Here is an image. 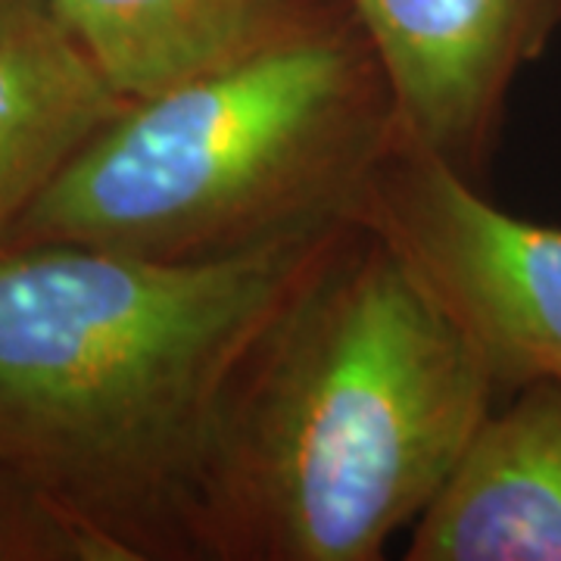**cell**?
<instances>
[{
    "mask_svg": "<svg viewBox=\"0 0 561 561\" xmlns=\"http://www.w3.org/2000/svg\"><path fill=\"white\" fill-rule=\"evenodd\" d=\"M343 225L225 262L0 253V465L113 561H203L234 383Z\"/></svg>",
    "mask_w": 561,
    "mask_h": 561,
    "instance_id": "obj_1",
    "label": "cell"
},
{
    "mask_svg": "<svg viewBox=\"0 0 561 561\" xmlns=\"http://www.w3.org/2000/svg\"><path fill=\"white\" fill-rule=\"evenodd\" d=\"M502 393L402 260L346 221L234 383L203 561H378Z\"/></svg>",
    "mask_w": 561,
    "mask_h": 561,
    "instance_id": "obj_2",
    "label": "cell"
},
{
    "mask_svg": "<svg viewBox=\"0 0 561 561\" xmlns=\"http://www.w3.org/2000/svg\"><path fill=\"white\" fill-rule=\"evenodd\" d=\"M400 135L387 72L346 13L128 103L7 250L76 243L157 262L238 260L350 221Z\"/></svg>",
    "mask_w": 561,
    "mask_h": 561,
    "instance_id": "obj_3",
    "label": "cell"
},
{
    "mask_svg": "<svg viewBox=\"0 0 561 561\" xmlns=\"http://www.w3.org/2000/svg\"><path fill=\"white\" fill-rule=\"evenodd\" d=\"M350 221L400 256L502 400L530 383L561 387V228L493 206L405 135L368 175Z\"/></svg>",
    "mask_w": 561,
    "mask_h": 561,
    "instance_id": "obj_4",
    "label": "cell"
},
{
    "mask_svg": "<svg viewBox=\"0 0 561 561\" xmlns=\"http://www.w3.org/2000/svg\"><path fill=\"white\" fill-rule=\"evenodd\" d=\"M381 60L402 135L481 187L512 88L561 32V0H343Z\"/></svg>",
    "mask_w": 561,
    "mask_h": 561,
    "instance_id": "obj_5",
    "label": "cell"
},
{
    "mask_svg": "<svg viewBox=\"0 0 561 561\" xmlns=\"http://www.w3.org/2000/svg\"><path fill=\"white\" fill-rule=\"evenodd\" d=\"M405 561H561V387L530 383L483 421Z\"/></svg>",
    "mask_w": 561,
    "mask_h": 561,
    "instance_id": "obj_6",
    "label": "cell"
},
{
    "mask_svg": "<svg viewBox=\"0 0 561 561\" xmlns=\"http://www.w3.org/2000/svg\"><path fill=\"white\" fill-rule=\"evenodd\" d=\"M125 101L206 79L346 16L343 0H47Z\"/></svg>",
    "mask_w": 561,
    "mask_h": 561,
    "instance_id": "obj_7",
    "label": "cell"
},
{
    "mask_svg": "<svg viewBox=\"0 0 561 561\" xmlns=\"http://www.w3.org/2000/svg\"><path fill=\"white\" fill-rule=\"evenodd\" d=\"M128 103L50 7L0 35V253L66 165Z\"/></svg>",
    "mask_w": 561,
    "mask_h": 561,
    "instance_id": "obj_8",
    "label": "cell"
},
{
    "mask_svg": "<svg viewBox=\"0 0 561 561\" xmlns=\"http://www.w3.org/2000/svg\"><path fill=\"white\" fill-rule=\"evenodd\" d=\"M0 561H113V556L0 465Z\"/></svg>",
    "mask_w": 561,
    "mask_h": 561,
    "instance_id": "obj_9",
    "label": "cell"
},
{
    "mask_svg": "<svg viewBox=\"0 0 561 561\" xmlns=\"http://www.w3.org/2000/svg\"><path fill=\"white\" fill-rule=\"evenodd\" d=\"M47 7V0H0V35H7L13 25H20L25 16L38 13Z\"/></svg>",
    "mask_w": 561,
    "mask_h": 561,
    "instance_id": "obj_10",
    "label": "cell"
}]
</instances>
